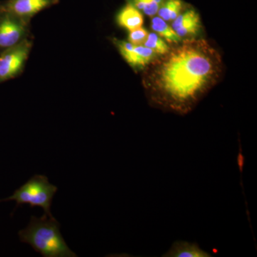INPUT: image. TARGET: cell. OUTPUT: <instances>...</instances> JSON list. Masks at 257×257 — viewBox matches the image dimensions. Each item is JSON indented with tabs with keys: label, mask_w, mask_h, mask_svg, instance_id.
<instances>
[{
	"label": "cell",
	"mask_w": 257,
	"mask_h": 257,
	"mask_svg": "<svg viewBox=\"0 0 257 257\" xmlns=\"http://www.w3.org/2000/svg\"><path fill=\"white\" fill-rule=\"evenodd\" d=\"M222 67L220 54L209 42L187 39L147 66V98L162 110L187 114L219 82Z\"/></svg>",
	"instance_id": "cell-1"
},
{
	"label": "cell",
	"mask_w": 257,
	"mask_h": 257,
	"mask_svg": "<svg viewBox=\"0 0 257 257\" xmlns=\"http://www.w3.org/2000/svg\"><path fill=\"white\" fill-rule=\"evenodd\" d=\"M60 228V223L54 216L46 214L40 218L32 216L30 224L20 230L18 235L22 242L30 244L42 256H77L67 246Z\"/></svg>",
	"instance_id": "cell-2"
},
{
	"label": "cell",
	"mask_w": 257,
	"mask_h": 257,
	"mask_svg": "<svg viewBox=\"0 0 257 257\" xmlns=\"http://www.w3.org/2000/svg\"><path fill=\"white\" fill-rule=\"evenodd\" d=\"M57 191V187L50 183L45 175H35L14 194L8 198L0 199V202L15 201L17 206L29 204L31 207H39L45 211V214L50 216L52 199Z\"/></svg>",
	"instance_id": "cell-3"
},
{
	"label": "cell",
	"mask_w": 257,
	"mask_h": 257,
	"mask_svg": "<svg viewBox=\"0 0 257 257\" xmlns=\"http://www.w3.org/2000/svg\"><path fill=\"white\" fill-rule=\"evenodd\" d=\"M30 49L31 42L24 40L0 55V82L18 75L25 65Z\"/></svg>",
	"instance_id": "cell-4"
},
{
	"label": "cell",
	"mask_w": 257,
	"mask_h": 257,
	"mask_svg": "<svg viewBox=\"0 0 257 257\" xmlns=\"http://www.w3.org/2000/svg\"><path fill=\"white\" fill-rule=\"evenodd\" d=\"M3 12L5 14L0 19V49L7 50L24 40L27 32V21Z\"/></svg>",
	"instance_id": "cell-5"
},
{
	"label": "cell",
	"mask_w": 257,
	"mask_h": 257,
	"mask_svg": "<svg viewBox=\"0 0 257 257\" xmlns=\"http://www.w3.org/2000/svg\"><path fill=\"white\" fill-rule=\"evenodd\" d=\"M115 45L124 60L133 68H145L158 55L144 45H135L128 42L114 40Z\"/></svg>",
	"instance_id": "cell-6"
},
{
	"label": "cell",
	"mask_w": 257,
	"mask_h": 257,
	"mask_svg": "<svg viewBox=\"0 0 257 257\" xmlns=\"http://www.w3.org/2000/svg\"><path fill=\"white\" fill-rule=\"evenodd\" d=\"M58 3L59 0H9L1 9L27 21L42 10Z\"/></svg>",
	"instance_id": "cell-7"
},
{
	"label": "cell",
	"mask_w": 257,
	"mask_h": 257,
	"mask_svg": "<svg viewBox=\"0 0 257 257\" xmlns=\"http://www.w3.org/2000/svg\"><path fill=\"white\" fill-rule=\"evenodd\" d=\"M172 28L181 38L195 37L202 28L200 16L197 11L187 9L172 22Z\"/></svg>",
	"instance_id": "cell-8"
},
{
	"label": "cell",
	"mask_w": 257,
	"mask_h": 257,
	"mask_svg": "<svg viewBox=\"0 0 257 257\" xmlns=\"http://www.w3.org/2000/svg\"><path fill=\"white\" fill-rule=\"evenodd\" d=\"M116 23L125 30L130 32L133 31L143 27V13L133 5L127 3L118 13Z\"/></svg>",
	"instance_id": "cell-9"
},
{
	"label": "cell",
	"mask_w": 257,
	"mask_h": 257,
	"mask_svg": "<svg viewBox=\"0 0 257 257\" xmlns=\"http://www.w3.org/2000/svg\"><path fill=\"white\" fill-rule=\"evenodd\" d=\"M167 257H208L210 253L202 249L196 243L187 241H176L170 250L164 255Z\"/></svg>",
	"instance_id": "cell-10"
},
{
	"label": "cell",
	"mask_w": 257,
	"mask_h": 257,
	"mask_svg": "<svg viewBox=\"0 0 257 257\" xmlns=\"http://www.w3.org/2000/svg\"><path fill=\"white\" fill-rule=\"evenodd\" d=\"M151 27L157 35L170 45H177L182 42V38L177 35L172 26L160 17H154Z\"/></svg>",
	"instance_id": "cell-11"
},
{
	"label": "cell",
	"mask_w": 257,
	"mask_h": 257,
	"mask_svg": "<svg viewBox=\"0 0 257 257\" xmlns=\"http://www.w3.org/2000/svg\"><path fill=\"white\" fill-rule=\"evenodd\" d=\"M186 5L182 0H165L157 12L158 17L167 23L173 22L185 10Z\"/></svg>",
	"instance_id": "cell-12"
},
{
	"label": "cell",
	"mask_w": 257,
	"mask_h": 257,
	"mask_svg": "<svg viewBox=\"0 0 257 257\" xmlns=\"http://www.w3.org/2000/svg\"><path fill=\"white\" fill-rule=\"evenodd\" d=\"M165 0H126L128 4L149 17H155Z\"/></svg>",
	"instance_id": "cell-13"
},
{
	"label": "cell",
	"mask_w": 257,
	"mask_h": 257,
	"mask_svg": "<svg viewBox=\"0 0 257 257\" xmlns=\"http://www.w3.org/2000/svg\"><path fill=\"white\" fill-rule=\"evenodd\" d=\"M144 46L148 47L158 56L165 55L170 49L165 40L155 32H149Z\"/></svg>",
	"instance_id": "cell-14"
},
{
	"label": "cell",
	"mask_w": 257,
	"mask_h": 257,
	"mask_svg": "<svg viewBox=\"0 0 257 257\" xmlns=\"http://www.w3.org/2000/svg\"><path fill=\"white\" fill-rule=\"evenodd\" d=\"M148 31L142 27V28L130 32L128 41L135 45H144L147 37H148Z\"/></svg>",
	"instance_id": "cell-15"
}]
</instances>
